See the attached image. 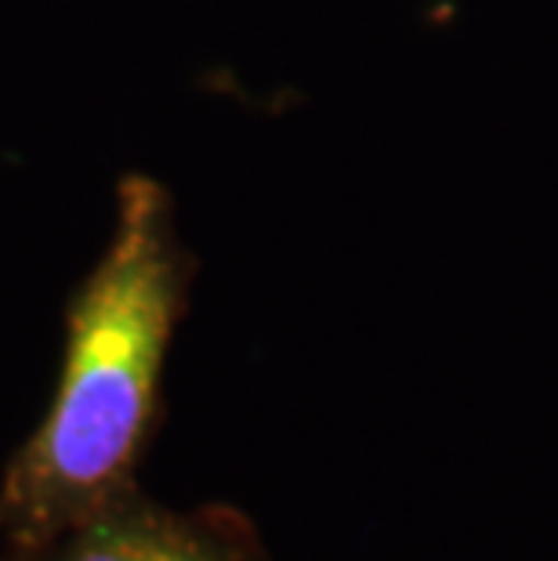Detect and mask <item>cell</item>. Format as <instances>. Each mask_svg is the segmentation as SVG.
Masks as SVG:
<instances>
[{"label": "cell", "mask_w": 558, "mask_h": 561, "mask_svg": "<svg viewBox=\"0 0 558 561\" xmlns=\"http://www.w3.org/2000/svg\"><path fill=\"white\" fill-rule=\"evenodd\" d=\"M189 265L160 182L127 174L110 243L66 308L55 396L0 474V540L22 554L138 489Z\"/></svg>", "instance_id": "cell-1"}, {"label": "cell", "mask_w": 558, "mask_h": 561, "mask_svg": "<svg viewBox=\"0 0 558 561\" xmlns=\"http://www.w3.org/2000/svg\"><path fill=\"white\" fill-rule=\"evenodd\" d=\"M11 561H258L232 522L182 515L135 489Z\"/></svg>", "instance_id": "cell-2"}, {"label": "cell", "mask_w": 558, "mask_h": 561, "mask_svg": "<svg viewBox=\"0 0 558 561\" xmlns=\"http://www.w3.org/2000/svg\"><path fill=\"white\" fill-rule=\"evenodd\" d=\"M0 561H11V554H8V547H4V540H0Z\"/></svg>", "instance_id": "cell-3"}]
</instances>
